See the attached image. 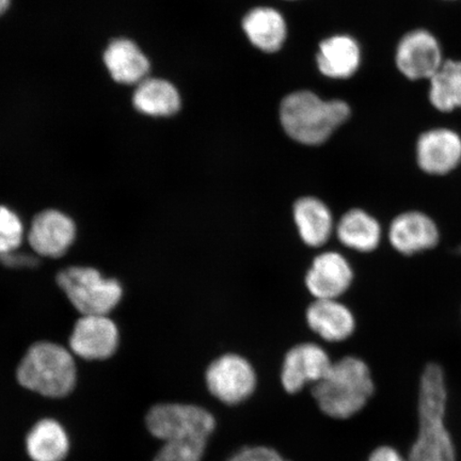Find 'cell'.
Masks as SVG:
<instances>
[{
	"instance_id": "ffe728a7",
	"label": "cell",
	"mask_w": 461,
	"mask_h": 461,
	"mask_svg": "<svg viewBox=\"0 0 461 461\" xmlns=\"http://www.w3.org/2000/svg\"><path fill=\"white\" fill-rule=\"evenodd\" d=\"M243 28L250 42L267 53H275L284 45L286 24L278 11L273 8H256L245 16Z\"/></svg>"
},
{
	"instance_id": "4fadbf2b",
	"label": "cell",
	"mask_w": 461,
	"mask_h": 461,
	"mask_svg": "<svg viewBox=\"0 0 461 461\" xmlns=\"http://www.w3.org/2000/svg\"><path fill=\"white\" fill-rule=\"evenodd\" d=\"M461 160V140L456 132L432 130L420 137L418 161L420 168L431 175H446Z\"/></svg>"
},
{
	"instance_id": "e0dca14e",
	"label": "cell",
	"mask_w": 461,
	"mask_h": 461,
	"mask_svg": "<svg viewBox=\"0 0 461 461\" xmlns=\"http://www.w3.org/2000/svg\"><path fill=\"white\" fill-rule=\"evenodd\" d=\"M293 216L303 243L310 247L324 246L336 230L330 207L315 197L298 199Z\"/></svg>"
},
{
	"instance_id": "7a4b0ae2",
	"label": "cell",
	"mask_w": 461,
	"mask_h": 461,
	"mask_svg": "<svg viewBox=\"0 0 461 461\" xmlns=\"http://www.w3.org/2000/svg\"><path fill=\"white\" fill-rule=\"evenodd\" d=\"M350 108L343 101H322L310 91H298L281 103V124L293 140L320 146L348 120Z\"/></svg>"
},
{
	"instance_id": "8992f818",
	"label": "cell",
	"mask_w": 461,
	"mask_h": 461,
	"mask_svg": "<svg viewBox=\"0 0 461 461\" xmlns=\"http://www.w3.org/2000/svg\"><path fill=\"white\" fill-rule=\"evenodd\" d=\"M147 426L154 437L165 442L190 438L207 439L215 430L216 420L204 408L161 403L149 411Z\"/></svg>"
},
{
	"instance_id": "277c9868",
	"label": "cell",
	"mask_w": 461,
	"mask_h": 461,
	"mask_svg": "<svg viewBox=\"0 0 461 461\" xmlns=\"http://www.w3.org/2000/svg\"><path fill=\"white\" fill-rule=\"evenodd\" d=\"M17 379L28 390L59 399L74 389L77 367L70 351L56 343L39 342L21 361Z\"/></svg>"
},
{
	"instance_id": "83f0119b",
	"label": "cell",
	"mask_w": 461,
	"mask_h": 461,
	"mask_svg": "<svg viewBox=\"0 0 461 461\" xmlns=\"http://www.w3.org/2000/svg\"><path fill=\"white\" fill-rule=\"evenodd\" d=\"M10 5V0H0V15L8 10Z\"/></svg>"
},
{
	"instance_id": "7c38bea8",
	"label": "cell",
	"mask_w": 461,
	"mask_h": 461,
	"mask_svg": "<svg viewBox=\"0 0 461 461\" xmlns=\"http://www.w3.org/2000/svg\"><path fill=\"white\" fill-rule=\"evenodd\" d=\"M354 272L341 253L322 252L305 276V285L315 299H338L348 290Z\"/></svg>"
},
{
	"instance_id": "ac0fdd59",
	"label": "cell",
	"mask_w": 461,
	"mask_h": 461,
	"mask_svg": "<svg viewBox=\"0 0 461 461\" xmlns=\"http://www.w3.org/2000/svg\"><path fill=\"white\" fill-rule=\"evenodd\" d=\"M360 59V49L353 38L336 36L321 43L317 66L328 77L348 78L358 70Z\"/></svg>"
},
{
	"instance_id": "d6986e66",
	"label": "cell",
	"mask_w": 461,
	"mask_h": 461,
	"mask_svg": "<svg viewBox=\"0 0 461 461\" xmlns=\"http://www.w3.org/2000/svg\"><path fill=\"white\" fill-rule=\"evenodd\" d=\"M132 104L138 112L149 117H171L181 109V96L167 80L147 77L137 85Z\"/></svg>"
},
{
	"instance_id": "44dd1931",
	"label": "cell",
	"mask_w": 461,
	"mask_h": 461,
	"mask_svg": "<svg viewBox=\"0 0 461 461\" xmlns=\"http://www.w3.org/2000/svg\"><path fill=\"white\" fill-rule=\"evenodd\" d=\"M339 243L360 252H370L382 240V228L366 212L355 209L345 212L336 226Z\"/></svg>"
},
{
	"instance_id": "8fae6325",
	"label": "cell",
	"mask_w": 461,
	"mask_h": 461,
	"mask_svg": "<svg viewBox=\"0 0 461 461\" xmlns=\"http://www.w3.org/2000/svg\"><path fill=\"white\" fill-rule=\"evenodd\" d=\"M442 63L439 42L429 32H409L396 50L397 68L411 79H429Z\"/></svg>"
},
{
	"instance_id": "5b68a950",
	"label": "cell",
	"mask_w": 461,
	"mask_h": 461,
	"mask_svg": "<svg viewBox=\"0 0 461 461\" xmlns=\"http://www.w3.org/2000/svg\"><path fill=\"white\" fill-rule=\"evenodd\" d=\"M57 284L82 315H108L117 307L123 288L94 267H72L61 270Z\"/></svg>"
},
{
	"instance_id": "ba28073f",
	"label": "cell",
	"mask_w": 461,
	"mask_h": 461,
	"mask_svg": "<svg viewBox=\"0 0 461 461\" xmlns=\"http://www.w3.org/2000/svg\"><path fill=\"white\" fill-rule=\"evenodd\" d=\"M77 239V226L60 211L46 210L32 219L27 240L37 256L61 258Z\"/></svg>"
},
{
	"instance_id": "6da1fadb",
	"label": "cell",
	"mask_w": 461,
	"mask_h": 461,
	"mask_svg": "<svg viewBox=\"0 0 461 461\" xmlns=\"http://www.w3.org/2000/svg\"><path fill=\"white\" fill-rule=\"evenodd\" d=\"M447 389L441 367L426 366L419 396L420 430L409 461H455L451 436L445 425Z\"/></svg>"
},
{
	"instance_id": "603a6c76",
	"label": "cell",
	"mask_w": 461,
	"mask_h": 461,
	"mask_svg": "<svg viewBox=\"0 0 461 461\" xmlns=\"http://www.w3.org/2000/svg\"><path fill=\"white\" fill-rule=\"evenodd\" d=\"M430 80L429 99L441 112L461 107V62H443Z\"/></svg>"
},
{
	"instance_id": "5bb4252c",
	"label": "cell",
	"mask_w": 461,
	"mask_h": 461,
	"mask_svg": "<svg viewBox=\"0 0 461 461\" xmlns=\"http://www.w3.org/2000/svg\"><path fill=\"white\" fill-rule=\"evenodd\" d=\"M392 246L403 255L428 250L439 240V233L434 221L422 212H405L392 221L389 230Z\"/></svg>"
},
{
	"instance_id": "cb8c5ba5",
	"label": "cell",
	"mask_w": 461,
	"mask_h": 461,
	"mask_svg": "<svg viewBox=\"0 0 461 461\" xmlns=\"http://www.w3.org/2000/svg\"><path fill=\"white\" fill-rule=\"evenodd\" d=\"M24 236V226L19 215L9 207L0 205V258L15 252Z\"/></svg>"
},
{
	"instance_id": "d4e9b609",
	"label": "cell",
	"mask_w": 461,
	"mask_h": 461,
	"mask_svg": "<svg viewBox=\"0 0 461 461\" xmlns=\"http://www.w3.org/2000/svg\"><path fill=\"white\" fill-rule=\"evenodd\" d=\"M206 443L202 438L167 441L154 461H201Z\"/></svg>"
},
{
	"instance_id": "30bf717a",
	"label": "cell",
	"mask_w": 461,
	"mask_h": 461,
	"mask_svg": "<svg viewBox=\"0 0 461 461\" xmlns=\"http://www.w3.org/2000/svg\"><path fill=\"white\" fill-rule=\"evenodd\" d=\"M330 356L314 343L298 344L287 351L281 382L287 393L295 394L309 383H319L330 371Z\"/></svg>"
},
{
	"instance_id": "3957f363",
	"label": "cell",
	"mask_w": 461,
	"mask_h": 461,
	"mask_svg": "<svg viewBox=\"0 0 461 461\" xmlns=\"http://www.w3.org/2000/svg\"><path fill=\"white\" fill-rule=\"evenodd\" d=\"M370 368L361 359L346 357L314 384L312 395L321 411L333 419H349L362 411L374 394Z\"/></svg>"
},
{
	"instance_id": "9a60e30c",
	"label": "cell",
	"mask_w": 461,
	"mask_h": 461,
	"mask_svg": "<svg viewBox=\"0 0 461 461\" xmlns=\"http://www.w3.org/2000/svg\"><path fill=\"white\" fill-rule=\"evenodd\" d=\"M308 325L328 342H342L356 327L351 311L338 299H315L307 310Z\"/></svg>"
},
{
	"instance_id": "52a82bcc",
	"label": "cell",
	"mask_w": 461,
	"mask_h": 461,
	"mask_svg": "<svg viewBox=\"0 0 461 461\" xmlns=\"http://www.w3.org/2000/svg\"><path fill=\"white\" fill-rule=\"evenodd\" d=\"M207 389L226 405L235 406L249 399L257 387V374L249 361L227 354L212 361L205 373Z\"/></svg>"
},
{
	"instance_id": "4316f807",
	"label": "cell",
	"mask_w": 461,
	"mask_h": 461,
	"mask_svg": "<svg viewBox=\"0 0 461 461\" xmlns=\"http://www.w3.org/2000/svg\"><path fill=\"white\" fill-rule=\"evenodd\" d=\"M368 461H406L401 454L391 447H380L371 454Z\"/></svg>"
},
{
	"instance_id": "7402d4cb",
	"label": "cell",
	"mask_w": 461,
	"mask_h": 461,
	"mask_svg": "<svg viewBox=\"0 0 461 461\" xmlns=\"http://www.w3.org/2000/svg\"><path fill=\"white\" fill-rule=\"evenodd\" d=\"M27 452L33 461H62L70 443L62 426L55 420L45 419L33 426L26 440Z\"/></svg>"
},
{
	"instance_id": "2e32d148",
	"label": "cell",
	"mask_w": 461,
	"mask_h": 461,
	"mask_svg": "<svg viewBox=\"0 0 461 461\" xmlns=\"http://www.w3.org/2000/svg\"><path fill=\"white\" fill-rule=\"evenodd\" d=\"M104 63L115 82L138 85L148 77L149 61L135 42L115 39L104 53Z\"/></svg>"
},
{
	"instance_id": "484cf974",
	"label": "cell",
	"mask_w": 461,
	"mask_h": 461,
	"mask_svg": "<svg viewBox=\"0 0 461 461\" xmlns=\"http://www.w3.org/2000/svg\"><path fill=\"white\" fill-rule=\"evenodd\" d=\"M228 461H288L267 447H253L241 449L233 455Z\"/></svg>"
},
{
	"instance_id": "9c48e42d",
	"label": "cell",
	"mask_w": 461,
	"mask_h": 461,
	"mask_svg": "<svg viewBox=\"0 0 461 461\" xmlns=\"http://www.w3.org/2000/svg\"><path fill=\"white\" fill-rule=\"evenodd\" d=\"M119 345V330L107 315H83L70 338L73 353L86 360H104L112 357Z\"/></svg>"
}]
</instances>
